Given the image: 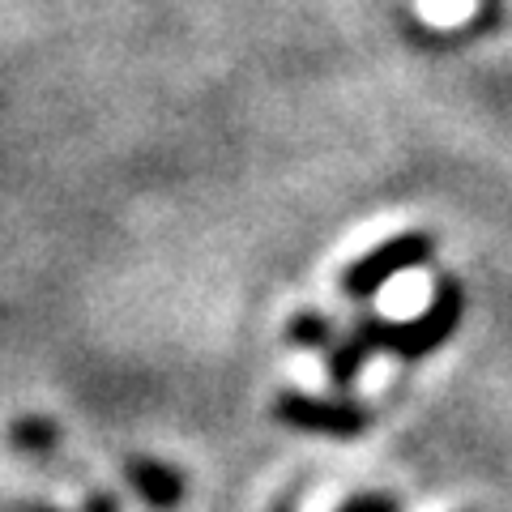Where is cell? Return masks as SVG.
Listing matches in <instances>:
<instances>
[{"label": "cell", "mask_w": 512, "mask_h": 512, "mask_svg": "<svg viewBox=\"0 0 512 512\" xmlns=\"http://www.w3.org/2000/svg\"><path fill=\"white\" fill-rule=\"evenodd\" d=\"M372 320V316H367ZM461 320V286L453 278H444L436 286V299L423 316H414L410 325H389V320H372V333H376V350H393L402 359H423L427 350H436L448 333L457 329Z\"/></svg>", "instance_id": "1"}, {"label": "cell", "mask_w": 512, "mask_h": 512, "mask_svg": "<svg viewBox=\"0 0 512 512\" xmlns=\"http://www.w3.org/2000/svg\"><path fill=\"white\" fill-rule=\"evenodd\" d=\"M431 261V235L427 231H406V235H393L389 244H380L376 252L359 256L355 265L342 274V291L350 299H372L384 282H393L397 274H406L414 265H427Z\"/></svg>", "instance_id": "2"}, {"label": "cell", "mask_w": 512, "mask_h": 512, "mask_svg": "<svg viewBox=\"0 0 512 512\" xmlns=\"http://www.w3.org/2000/svg\"><path fill=\"white\" fill-rule=\"evenodd\" d=\"M274 414L286 427L316 431V436H359L367 427V410L355 402H320V397L282 393L274 402Z\"/></svg>", "instance_id": "3"}, {"label": "cell", "mask_w": 512, "mask_h": 512, "mask_svg": "<svg viewBox=\"0 0 512 512\" xmlns=\"http://www.w3.org/2000/svg\"><path fill=\"white\" fill-rule=\"evenodd\" d=\"M128 483L137 487V495L154 512H171L175 504L184 500V474L163 466V461H150V457H133V461H128Z\"/></svg>", "instance_id": "4"}, {"label": "cell", "mask_w": 512, "mask_h": 512, "mask_svg": "<svg viewBox=\"0 0 512 512\" xmlns=\"http://www.w3.org/2000/svg\"><path fill=\"white\" fill-rule=\"evenodd\" d=\"M376 350V333H372V320H359V329L350 333V338L342 346L329 350V380L338 384V389H346V384H355L363 359Z\"/></svg>", "instance_id": "5"}, {"label": "cell", "mask_w": 512, "mask_h": 512, "mask_svg": "<svg viewBox=\"0 0 512 512\" xmlns=\"http://www.w3.org/2000/svg\"><path fill=\"white\" fill-rule=\"evenodd\" d=\"M9 440L18 453H35V457H47L52 448L60 444V431L52 419H39V414H26V419H18L9 427Z\"/></svg>", "instance_id": "6"}, {"label": "cell", "mask_w": 512, "mask_h": 512, "mask_svg": "<svg viewBox=\"0 0 512 512\" xmlns=\"http://www.w3.org/2000/svg\"><path fill=\"white\" fill-rule=\"evenodd\" d=\"M286 342L303 346V350H320V346H333V329L320 312H299V316H291V325H286Z\"/></svg>", "instance_id": "7"}, {"label": "cell", "mask_w": 512, "mask_h": 512, "mask_svg": "<svg viewBox=\"0 0 512 512\" xmlns=\"http://www.w3.org/2000/svg\"><path fill=\"white\" fill-rule=\"evenodd\" d=\"M338 512H397V504L389 495H350Z\"/></svg>", "instance_id": "8"}, {"label": "cell", "mask_w": 512, "mask_h": 512, "mask_svg": "<svg viewBox=\"0 0 512 512\" xmlns=\"http://www.w3.org/2000/svg\"><path fill=\"white\" fill-rule=\"evenodd\" d=\"M82 512H120V504H116V495H90V500H86V508Z\"/></svg>", "instance_id": "9"}, {"label": "cell", "mask_w": 512, "mask_h": 512, "mask_svg": "<svg viewBox=\"0 0 512 512\" xmlns=\"http://www.w3.org/2000/svg\"><path fill=\"white\" fill-rule=\"evenodd\" d=\"M295 504H299V491H286L282 500H278L274 508H269V512H295Z\"/></svg>", "instance_id": "10"}, {"label": "cell", "mask_w": 512, "mask_h": 512, "mask_svg": "<svg viewBox=\"0 0 512 512\" xmlns=\"http://www.w3.org/2000/svg\"><path fill=\"white\" fill-rule=\"evenodd\" d=\"M18 512H56V508H47V504H22Z\"/></svg>", "instance_id": "11"}]
</instances>
